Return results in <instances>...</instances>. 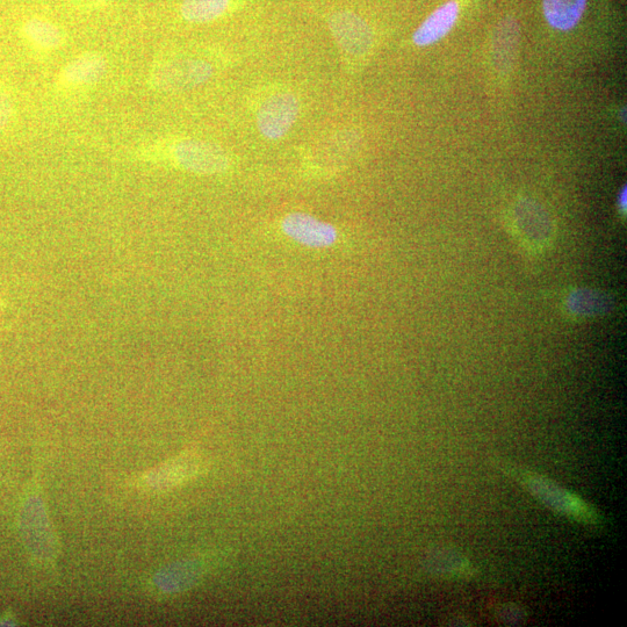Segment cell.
<instances>
[{
  "label": "cell",
  "mask_w": 627,
  "mask_h": 627,
  "mask_svg": "<svg viewBox=\"0 0 627 627\" xmlns=\"http://www.w3.org/2000/svg\"><path fill=\"white\" fill-rule=\"evenodd\" d=\"M300 103L291 92H278L266 98L257 112V127L265 139L277 141L291 131L298 120Z\"/></svg>",
  "instance_id": "277c9868"
},
{
  "label": "cell",
  "mask_w": 627,
  "mask_h": 627,
  "mask_svg": "<svg viewBox=\"0 0 627 627\" xmlns=\"http://www.w3.org/2000/svg\"><path fill=\"white\" fill-rule=\"evenodd\" d=\"M587 0H544V12L549 24L560 31L572 30L586 10Z\"/></svg>",
  "instance_id": "7c38bea8"
},
{
  "label": "cell",
  "mask_w": 627,
  "mask_h": 627,
  "mask_svg": "<svg viewBox=\"0 0 627 627\" xmlns=\"http://www.w3.org/2000/svg\"><path fill=\"white\" fill-rule=\"evenodd\" d=\"M214 74V68L198 57L176 56L158 62L151 70L149 83L156 90L178 91L196 88Z\"/></svg>",
  "instance_id": "3957f363"
},
{
  "label": "cell",
  "mask_w": 627,
  "mask_h": 627,
  "mask_svg": "<svg viewBox=\"0 0 627 627\" xmlns=\"http://www.w3.org/2000/svg\"><path fill=\"white\" fill-rule=\"evenodd\" d=\"M201 461L194 454L171 460L170 463L136 478L133 486L142 490H160L175 487L197 475Z\"/></svg>",
  "instance_id": "ba28073f"
},
{
  "label": "cell",
  "mask_w": 627,
  "mask_h": 627,
  "mask_svg": "<svg viewBox=\"0 0 627 627\" xmlns=\"http://www.w3.org/2000/svg\"><path fill=\"white\" fill-rule=\"evenodd\" d=\"M232 0H184L180 13L193 24L211 23L225 14Z\"/></svg>",
  "instance_id": "4fadbf2b"
},
{
  "label": "cell",
  "mask_w": 627,
  "mask_h": 627,
  "mask_svg": "<svg viewBox=\"0 0 627 627\" xmlns=\"http://www.w3.org/2000/svg\"><path fill=\"white\" fill-rule=\"evenodd\" d=\"M458 13L459 7L456 2H450L439 7L415 32L414 42L416 45L420 47L430 46L444 38L456 24Z\"/></svg>",
  "instance_id": "30bf717a"
},
{
  "label": "cell",
  "mask_w": 627,
  "mask_h": 627,
  "mask_svg": "<svg viewBox=\"0 0 627 627\" xmlns=\"http://www.w3.org/2000/svg\"><path fill=\"white\" fill-rule=\"evenodd\" d=\"M75 2L82 5H102L112 2V0H75Z\"/></svg>",
  "instance_id": "9a60e30c"
},
{
  "label": "cell",
  "mask_w": 627,
  "mask_h": 627,
  "mask_svg": "<svg viewBox=\"0 0 627 627\" xmlns=\"http://www.w3.org/2000/svg\"><path fill=\"white\" fill-rule=\"evenodd\" d=\"M507 472L513 474L536 499L556 513L585 525L596 526L602 523L601 515L593 506L554 482L511 465L507 467Z\"/></svg>",
  "instance_id": "7a4b0ae2"
},
{
  "label": "cell",
  "mask_w": 627,
  "mask_h": 627,
  "mask_svg": "<svg viewBox=\"0 0 627 627\" xmlns=\"http://www.w3.org/2000/svg\"><path fill=\"white\" fill-rule=\"evenodd\" d=\"M14 114V105L11 93L6 86L0 83V135L10 127Z\"/></svg>",
  "instance_id": "5bb4252c"
},
{
  "label": "cell",
  "mask_w": 627,
  "mask_h": 627,
  "mask_svg": "<svg viewBox=\"0 0 627 627\" xmlns=\"http://www.w3.org/2000/svg\"><path fill=\"white\" fill-rule=\"evenodd\" d=\"M329 27L345 54L359 57L369 52L372 43L370 28L355 13L342 11L333 14Z\"/></svg>",
  "instance_id": "8992f818"
},
{
  "label": "cell",
  "mask_w": 627,
  "mask_h": 627,
  "mask_svg": "<svg viewBox=\"0 0 627 627\" xmlns=\"http://www.w3.org/2000/svg\"><path fill=\"white\" fill-rule=\"evenodd\" d=\"M144 161H168L197 175H218L229 169L230 161L218 144L199 139H179L144 146L138 153Z\"/></svg>",
  "instance_id": "6da1fadb"
},
{
  "label": "cell",
  "mask_w": 627,
  "mask_h": 627,
  "mask_svg": "<svg viewBox=\"0 0 627 627\" xmlns=\"http://www.w3.org/2000/svg\"><path fill=\"white\" fill-rule=\"evenodd\" d=\"M21 32L28 45L40 52H53L66 42L62 28L43 18L27 20Z\"/></svg>",
  "instance_id": "8fae6325"
},
{
  "label": "cell",
  "mask_w": 627,
  "mask_h": 627,
  "mask_svg": "<svg viewBox=\"0 0 627 627\" xmlns=\"http://www.w3.org/2000/svg\"><path fill=\"white\" fill-rule=\"evenodd\" d=\"M108 69L103 54L86 52L71 60L57 76V85L62 90L74 91L88 88L102 81Z\"/></svg>",
  "instance_id": "52a82bcc"
},
{
  "label": "cell",
  "mask_w": 627,
  "mask_h": 627,
  "mask_svg": "<svg viewBox=\"0 0 627 627\" xmlns=\"http://www.w3.org/2000/svg\"><path fill=\"white\" fill-rule=\"evenodd\" d=\"M30 502V516L33 518L30 526H33V530L26 536L28 547L32 556L41 564H52L59 557V540L39 497H31Z\"/></svg>",
  "instance_id": "9c48e42d"
},
{
  "label": "cell",
  "mask_w": 627,
  "mask_h": 627,
  "mask_svg": "<svg viewBox=\"0 0 627 627\" xmlns=\"http://www.w3.org/2000/svg\"><path fill=\"white\" fill-rule=\"evenodd\" d=\"M281 230L291 240L312 249L333 247L338 240L335 226L307 213L287 214L281 221Z\"/></svg>",
  "instance_id": "5b68a950"
}]
</instances>
